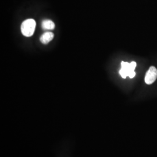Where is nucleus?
<instances>
[{
  "label": "nucleus",
  "mask_w": 157,
  "mask_h": 157,
  "mask_svg": "<svg viewBox=\"0 0 157 157\" xmlns=\"http://www.w3.org/2000/svg\"><path fill=\"white\" fill-rule=\"evenodd\" d=\"M36 26V21L33 19H29L23 21L21 25V32L26 37H30L33 34Z\"/></svg>",
  "instance_id": "f257e3e1"
},
{
  "label": "nucleus",
  "mask_w": 157,
  "mask_h": 157,
  "mask_svg": "<svg viewBox=\"0 0 157 157\" xmlns=\"http://www.w3.org/2000/svg\"><path fill=\"white\" fill-rule=\"evenodd\" d=\"M157 78V69L154 67H151L146 73L145 82L146 84H151Z\"/></svg>",
  "instance_id": "f03ea898"
},
{
  "label": "nucleus",
  "mask_w": 157,
  "mask_h": 157,
  "mask_svg": "<svg viewBox=\"0 0 157 157\" xmlns=\"http://www.w3.org/2000/svg\"><path fill=\"white\" fill-rule=\"evenodd\" d=\"M54 37V34L52 33V32H47L43 34L41 37H40V41L44 44H47L48 43H50L52 40L53 39Z\"/></svg>",
  "instance_id": "7ed1b4c3"
},
{
  "label": "nucleus",
  "mask_w": 157,
  "mask_h": 157,
  "mask_svg": "<svg viewBox=\"0 0 157 157\" xmlns=\"http://www.w3.org/2000/svg\"><path fill=\"white\" fill-rule=\"evenodd\" d=\"M41 26L44 30H53L55 29V23L51 20L44 21Z\"/></svg>",
  "instance_id": "20e7f679"
},
{
  "label": "nucleus",
  "mask_w": 157,
  "mask_h": 157,
  "mask_svg": "<svg viewBox=\"0 0 157 157\" xmlns=\"http://www.w3.org/2000/svg\"><path fill=\"white\" fill-rule=\"evenodd\" d=\"M136 67V62H132L131 63H130V64H129V70H130V72L135 71Z\"/></svg>",
  "instance_id": "39448f33"
},
{
  "label": "nucleus",
  "mask_w": 157,
  "mask_h": 157,
  "mask_svg": "<svg viewBox=\"0 0 157 157\" xmlns=\"http://www.w3.org/2000/svg\"><path fill=\"white\" fill-rule=\"evenodd\" d=\"M135 75H136V72H135V71H132V72H129L128 76H129L130 78H132L135 77Z\"/></svg>",
  "instance_id": "423d86ee"
}]
</instances>
